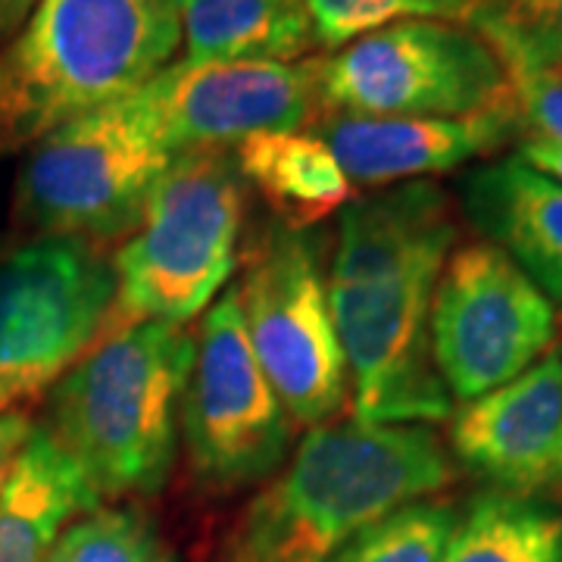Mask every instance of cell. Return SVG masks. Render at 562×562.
Segmentation results:
<instances>
[{"mask_svg": "<svg viewBox=\"0 0 562 562\" xmlns=\"http://www.w3.org/2000/svg\"><path fill=\"white\" fill-rule=\"evenodd\" d=\"M457 238V213L435 181L394 184L341 210L325 284L357 422L450 419L453 397L431 353V303Z\"/></svg>", "mask_w": 562, "mask_h": 562, "instance_id": "obj_1", "label": "cell"}, {"mask_svg": "<svg viewBox=\"0 0 562 562\" xmlns=\"http://www.w3.org/2000/svg\"><path fill=\"white\" fill-rule=\"evenodd\" d=\"M453 479L431 425L310 428L291 465L244 506L220 562H328L369 525Z\"/></svg>", "mask_w": 562, "mask_h": 562, "instance_id": "obj_2", "label": "cell"}, {"mask_svg": "<svg viewBox=\"0 0 562 562\" xmlns=\"http://www.w3.org/2000/svg\"><path fill=\"white\" fill-rule=\"evenodd\" d=\"M179 44L176 0H38L0 50V160L132 98Z\"/></svg>", "mask_w": 562, "mask_h": 562, "instance_id": "obj_3", "label": "cell"}, {"mask_svg": "<svg viewBox=\"0 0 562 562\" xmlns=\"http://www.w3.org/2000/svg\"><path fill=\"white\" fill-rule=\"evenodd\" d=\"M194 331L140 322L103 335L50 391L47 431L98 497H150L166 487Z\"/></svg>", "mask_w": 562, "mask_h": 562, "instance_id": "obj_4", "label": "cell"}, {"mask_svg": "<svg viewBox=\"0 0 562 562\" xmlns=\"http://www.w3.org/2000/svg\"><path fill=\"white\" fill-rule=\"evenodd\" d=\"M244 201L247 181L232 147L176 154L113 257L116 301L103 335L140 322L184 325L213 303L238 269Z\"/></svg>", "mask_w": 562, "mask_h": 562, "instance_id": "obj_5", "label": "cell"}, {"mask_svg": "<svg viewBox=\"0 0 562 562\" xmlns=\"http://www.w3.org/2000/svg\"><path fill=\"white\" fill-rule=\"evenodd\" d=\"M176 154L138 98H122L66 122L29 147L13 216L35 238L128 241Z\"/></svg>", "mask_w": 562, "mask_h": 562, "instance_id": "obj_6", "label": "cell"}, {"mask_svg": "<svg viewBox=\"0 0 562 562\" xmlns=\"http://www.w3.org/2000/svg\"><path fill=\"white\" fill-rule=\"evenodd\" d=\"M322 116L453 120L516 103L494 47L469 25L403 20L319 57Z\"/></svg>", "mask_w": 562, "mask_h": 562, "instance_id": "obj_7", "label": "cell"}, {"mask_svg": "<svg viewBox=\"0 0 562 562\" xmlns=\"http://www.w3.org/2000/svg\"><path fill=\"white\" fill-rule=\"evenodd\" d=\"M244 328L294 425L322 428L350 403V375L328 306L316 232L266 225L238 284Z\"/></svg>", "mask_w": 562, "mask_h": 562, "instance_id": "obj_8", "label": "cell"}, {"mask_svg": "<svg viewBox=\"0 0 562 562\" xmlns=\"http://www.w3.org/2000/svg\"><path fill=\"white\" fill-rule=\"evenodd\" d=\"M113 260L81 238H32L0 262V416L54 391L101 341Z\"/></svg>", "mask_w": 562, "mask_h": 562, "instance_id": "obj_9", "label": "cell"}, {"mask_svg": "<svg viewBox=\"0 0 562 562\" xmlns=\"http://www.w3.org/2000/svg\"><path fill=\"white\" fill-rule=\"evenodd\" d=\"M179 428L191 475L213 494L262 482L288 457L294 419L254 357L238 284L194 331Z\"/></svg>", "mask_w": 562, "mask_h": 562, "instance_id": "obj_10", "label": "cell"}, {"mask_svg": "<svg viewBox=\"0 0 562 562\" xmlns=\"http://www.w3.org/2000/svg\"><path fill=\"white\" fill-rule=\"evenodd\" d=\"M557 338V306L497 244L479 238L450 250L431 303V353L453 401L519 379Z\"/></svg>", "mask_w": 562, "mask_h": 562, "instance_id": "obj_11", "label": "cell"}, {"mask_svg": "<svg viewBox=\"0 0 562 562\" xmlns=\"http://www.w3.org/2000/svg\"><path fill=\"white\" fill-rule=\"evenodd\" d=\"M319 57L301 63H169L138 91L172 154L301 132L322 116Z\"/></svg>", "mask_w": 562, "mask_h": 562, "instance_id": "obj_12", "label": "cell"}, {"mask_svg": "<svg viewBox=\"0 0 562 562\" xmlns=\"http://www.w3.org/2000/svg\"><path fill=\"white\" fill-rule=\"evenodd\" d=\"M453 457L494 491L535 497L560 484L562 347L519 379L462 403L450 422Z\"/></svg>", "mask_w": 562, "mask_h": 562, "instance_id": "obj_13", "label": "cell"}, {"mask_svg": "<svg viewBox=\"0 0 562 562\" xmlns=\"http://www.w3.org/2000/svg\"><path fill=\"white\" fill-rule=\"evenodd\" d=\"M310 132L328 144L347 179L360 188H394L447 176L522 138L516 103L453 120H372L331 113L319 116Z\"/></svg>", "mask_w": 562, "mask_h": 562, "instance_id": "obj_14", "label": "cell"}, {"mask_svg": "<svg viewBox=\"0 0 562 562\" xmlns=\"http://www.w3.org/2000/svg\"><path fill=\"white\" fill-rule=\"evenodd\" d=\"M465 220L497 244L562 313V184L513 157L482 162L460 181Z\"/></svg>", "mask_w": 562, "mask_h": 562, "instance_id": "obj_15", "label": "cell"}, {"mask_svg": "<svg viewBox=\"0 0 562 562\" xmlns=\"http://www.w3.org/2000/svg\"><path fill=\"white\" fill-rule=\"evenodd\" d=\"M101 506L76 460L35 425L0 484V562H44L63 528Z\"/></svg>", "mask_w": 562, "mask_h": 562, "instance_id": "obj_16", "label": "cell"}, {"mask_svg": "<svg viewBox=\"0 0 562 562\" xmlns=\"http://www.w3.org/2000/svg\"><path fill=\"white\" fill-rule=\"evenodd\" d=\"M188 63H301L319 50L306 0H176Z\"/></svg>", "mask_w": 562, "mask_h": 562, "instance_id": "obj_17", "label": "cell"}, {"mask_svg": "<svg viewBox=\"0 0 562 562\" xmlns=\"http://www.w3.org/2000/svg\"><path fill=\"white\" fill-rule=\"evenodd\" d=\"M247 184L288 228L313 232L331 213H341L353 198V181L328 144L310 132H260L232 147Z\"/></svg>", "mask_w": 562, "mask_h": 562, "instance_id": "obj_18", "label": "cell"}, {"mask_svg": "<svg viewBox=\"0 0 562 562\" xmlns=\"http://www.w3.org/2000/svg\"><path fill=\"white\" fill-rule=\"evenodd\" d=\"M441 562H562V503L487 491L457 519Z\"/></svg>", "mask_w": 562, "mask_h": 562, "instance_id": "obj_19", "label": "cell"}, {"mask_svg": "<svg viewBox=\"0 0 562 562\" xmlns=\"http://www.w3.org/2000/svg\"><path fill=\"white\" fill-rule=\"evenodd\" d=\"M475 29L513 81L562 72V0H475Z\"/></svg>", "mask_w": 562, "mask_h": 562, "instance_id": "obj_20", "label": "cell"}, {"mask_svg": "<svg viewBox=\"0 0 562 562\" xmlns=\"http://www.w3.org/2000/svg\"><path fill=\"white\" fill-rule=\"evenodd\" d=\"M44 562H179L157 525L135 506L81 516L60 535Z\"/></svg>", "mask_w": 562, "mask_h": 562, "instance_id": "obj_21", "label": "cell"}, {"mask_svg": "<svg viewBox=\"0 0 562 562\" xmlns=\"http://www.w3.org/2000/svg\"><path fill=\"white\" fill-rule=\"evenodd\" d=\"M457 519L447 503L416 501L369 525L328 562H441Z\"/></svg>", "mask_w": 562, "mask_h": 562, "instance_id": "obj_22", "label": "cell"}, {"mask_svg": "<svg viewBox=\"0 0 562 562\" xmlns=\"http://www.w3.org/2000/svg\"><path fill=\"white\" fill-rule=\"evenodd\" d=\"M322 50H338L360 35L403 20L469 25L475 0H306Z\"/></svg>", "mask_w": 562, "mask_h": 562, "instance_id": "obj_23", "label": "cell"}, {"mask_svg": "<svg viewBox=\"0 0 562 562\" xmlns=\"http://www.w3.org/2000/svg\"><path fill=\"white\" fill-rule=\"evenodd\" d=\"M522 138L562 144V72L513 81Z\"/></svg>", "mask_w": 562, "mask_h": 562, "instance_id": "obj_24", "label": "cell"}, {"mask_svg": "<svg viewBox=\"0 0 562 562\" xmlns=\"http://www.w3.org/2000/svg\"><path fill=\"white\" fill-rule=\"evenodd\" d=\"M32 428L35 425H32V419L25 413H3L0 416V484L10 475V469H13L20 450L29 441Z\"/></svg>", "mask_w": 562, "mask_h": 562, "instance_id": "obj_25", "label": "cell"}, {"mask_svg": "<svg viewBox=\"0 0 562 562\" xmlns=\"http://www.w3.org/2000/svg\"><path fill=\"white\" fill-rule=\"evenodd\" d=\"M516 157L562 184V144H553V140L543 138H519Z\"/></svg>", "mask_w": 562, "mask_h": 562, "instance_id": "obj_26", "label": "cell"}, {"mask_svg": "<svg viewBox=\"0 0 562 562\" xmlns=\"http://www.w3.org/2000/svg\"><path fill=\"white\" fill-rule=\"evenodd\" d=\"M38 0H0V38H13L22 29V22L32 16Z\"/></svg>", "mask_w": 562, "mask_h": 562, "instance_id": "obj_27", "label": "cell"}, {"mask_svg": "<svg viewBox=\"0 0 562 562\" xmlns=\"http://www.w3.org/2000/svg\"><path fill=\"white\" fill-rule=\"evenodd\" d=\"M557 487H560V491H562V469H560V484H557Z\"/></svg>", "mask_w": 562, "mask_h": 562, "instance_id": "obj_28", "label": "cell"}]
</instances>
